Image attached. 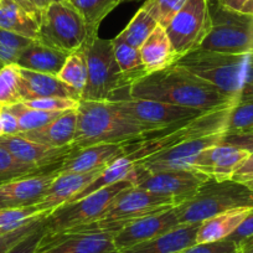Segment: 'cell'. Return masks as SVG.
<instances>
[{
	"label": "cell",
	"instance_id": "6da1fadb",
	"mask_svg": "<svg viewBox=\"0 0 253 253\" xmlns=\"http://www.w3.org/2000/svg\"><path fill=\"white\" fill-rule=\"evenodd\" d=\"M128 96L203 112L238 103L208 81L176 63L138 79L128 87Z\"/></svg>",
	"mask_w": 253,
	"mask_h": 253
},
{
	"label": "cell",
	"instance_id": "7a4b0ae2",
	"mask_svg": "<svg viewBox=\"0 0 253 253\" xmlns=\"http://www.w3.org/2000/svg\"><path fill=\"white\" fill-rule=\"evenodd\" d=\"M235 106L204 112L193 119H186L143 133L135 139L123 143V155L133 163H137L181 143L216 134H225L227 133L228 121Z\"/></svg>",
	"mask_w": 253,
	"mask_h": 253
},
{
	"label": "cell",
	"instance_id": "3957f363",
	"mask_svg": "<svg viewBox=\"0 0 253 253\" xmlns=\"http://www.w3.org/2000/svg\"><path fill=\"white\" fill-rule=\"evenodd\" d=\"M176 65L237 102L253 98V52L227 55L198 48L179 57Z\"/></svg>",
	"mask_w": 253,
	"mask_h": 253
},
{
	"label": "cell",
	"instance_id": "277c9868",
	"mask_svg": "<svg viewBox=\"0 0 253 253\" xmlns=\"http://www.w3.org/2000/svg\"><path fill=\"white\" fill-rule=\"evenodd\" d=\"M149 132L144 126L124 116L113 101L80 99L75 150L103 143H126Z\"/></svg>",
	"mask_w": 253,
	"mask_h": 253
},
{
	"label": "cell",
	"instance_id": "5b68a950",
	"mask_svg": "<svg viewBox=\"0 0 253 253\" xmlns=\"http://www.w3.org/2000/svg\"><path fill=\"white\" fill-rule=\"evenodd\" d=\"M240 208H253V191L233 180L209 179L189 200L176 206L180 225L201 223Z\"/></svg>",
	"mask_w": 253,
	"mask_h": 253
},
{
	"label": "cell",
	"instance_id": "8992f818",
	"mask_svg": "<svg viewBox=\"0 0 253 253\" xmlns=\"http://www.w3.org/2000/svg\"><path fill=\"white\" fill-rule=\"evenodd\" d=\"M84 50L87 61V84L81 99L113 101L119 89L129 87L114 57L112 40L97 35L87 41Z\"/></svg>",
	"mask_w": 253,
	"mask_h": 253
},
{
	"label": "cell",
	"instance_id": "52a82bcc",
	"mask_svg": "<svg viewBox=\"0 0 253 253\" xmlns=\"http://www.w3.org/2000/svg\"><path fill=\"white\" fill-rule=\"evenodd\" d=\"M92 35L81 14L66 0H52L41 13L38 40L57 50L71 53L86 45Z\"/></svg>",
	"mask_w": 253,
	"mask_h": 253
},
{
	"label": "cell",
	"instance_id": "ba28073f",
	"mask_svg": "<svg viewBox=\"0 0 253 253\" xmlns=\"http://www.w3.org/2000/svg\"><path fill=\"white\" fill-rule=\"evenodd\" d=\"M211 30L200 48L227 55L253 52V16L221 6L210 5Z\"/></svg>",
	"mask_w": 253,
	"mask_h": 253
},
{
	"label": "cell",
	"instance_id": "9c48e42d",
	"mask_svg": "<svg viewBox=\"0 0 253 253\" xmlns=\"http://www.w3.org/2000/svg\"><path fill=\"white\" fill-rule=\"evenodd\" d=\"M129 186H132L129 180H122L89 194L86 198L55 209L45 220L46 233L55 235L101 220L114 199Z\"/></svg>",
	"mask_w": 253,
	"mask_h": 253
},
{
	"label": "cell",
	"instance_id": "30bf717a",
	"mask_svg": "<svg viewBox=\"0 0 253 253\" xmlns=\"http://www.w3.org/2000/svg\"><path fill=\"white\" fill-rule=\"evenodd\" d=\"M210 30L211 15L208 0H186L165 28L179 57L200 48Z\"/></svg>",
	"mask_w": 253,
	"mask_h": 253
},
{
	"label": "cell",
	"instance_id": "8fae6325",
	"mask_svg": "<svg viewBox=\"0 0 253 253\" xmlns=\"http://www.w3.org/2000/svg\"><path fill=\"white\" fill-rule=\"evenodd\" d=\"M209 179L210 177L205 174L195 170H165L148 172L135 164L134 170L128 180L133 186L169 196L177 206L189 200Z\"/></svg>",
	"mask_w": 253,
	"mask_h": 253
},
{
	"label": "cell",
	"instance_id": "7c38bea8",
	"mask_svg": "<svg viewBox=\"0 0 253 253\" xmlns=\"http://www.w3.org/2000/svg\"><path fill=\"white\" fill-rule=\"evenodd\" d=\"M113 102L124 116L142 124L149 130L163 128L186 119H193L204 113L199 109L185 108L150 99L128 97L114 99Z\"/></svg>",
	"mask_w": 253,
	"mask_h": 253
},
{
	"label": "cell",
	"instance_id": "4fadbf2b",
	"mask_svg": "<svg viewBox=\"0 0 253 253\" xmlns=\"http://www.w3.org/2000/svg\"><path fill=\"white\" fill-rule=\"evenodd\" d=\"M176 206L169 196L152 193L138 186L124 189L113 200L101 220H137L150 213Z\"/></svg>",
	"mask_w": 253,
	"mask_h": 253
},
{
	"label": "cell",
	"instance_id": "5bb4252c",
	"mask_svg": "<svg viewBox=\"0 0 253 253\" xmlns=\"http://www.w3.org/2000/svg\"><path fill=\"white\" fill-rule=\"evenodd\" d=\"M180 226L176 206L132 221L113 236L117 251L164 236Z\"/></svg>",
	"mask_w": 253,
	"mask_h": 253
},
{
	"label": "cell",
	"instance_id": "9a60e30c",
	"mask_svg": "<svg viewBox=\"0 0 253 253\" xmlns=\"http://www.w3.org/2000/svg\"><path fill=\"white\" fill-rule=\"evenodd\" d=\"M251 155L235 145L220 143L203 150L190 163V170L203 172L217 181L232 180L233 175Z\"/></svg>",
	"mask_w": 253,
	"mask_h": 253
},
{
	"label": "cell",
	"instance_id": "2e32d148",
	"mask_svg": "<svg viewBox=\"0 0 253 253\" xmlns=\"http://www.w3.org/2000/svg\"><path fill=\"white\" fill-rule=\"evenodd\" d=\"M57 175L58 168H55L0 185V209L38 205Z\"/></svg>",
	"mask_w": 253,
	"mask_h": 253
},
{
	"label": "cell",
	"instance_id": "e0dca14e",
	"mask_svg": "<svg viewBox=\"0 0 253 253\" xmlns=\"http://www.w3.org/2000/svg\"><path fill=\"white\" fill-rule=\"evenodd\" d=\"M113 235L98 232H60L41 240L38 253H114Z\"/></svg>",
	"mask_w": 253,
	"mask_h": 253
},
{
	"label": "cell",
	"instance_id": "ac0fdd59",
	"mask_svg": "<svg viewBox=\"0 0 253 253\" xmlns=\"http://www.w3.org/2000/svg\"><path fill=\"white\" fill-rule=\"evenodd\" d=\"M226 134V133H225ZM216 134L181 143L174 148L139 160L135 164L148 172L165 171V170H190V163L203 150L222 143L223 135Z\"/></svg>",
	"mask_w": 253,
	"mask_h": 253
},
{
	"label": "cell",
	"instance_id": "d6986e66",
	"mask_svg": "<svg viewBox=\"0 0 253 253\" xmlns=\"http://www.w3.org/2000/svg\"><path fill=\"white\" fill-rule=\"evenodd\" d=\"M0 144L8 149L20 163L41 170L60 168L63 160L75 150L71 145L61 148L46 147L40 143L25 139L20 135L0 137Z\"/></svg>",
	"mask_w": 253,
	"mask_h": 253
},
{
	"label": "cell",
	"instance_id": "ffe728a7",
	"mask_svg": "<svg viewBox=\"0 0 253 253\" xmlns=\"http://www.w3.org/2000/svg\"><path fill=\"white\" fill-rule=\"evenodd\" d=\"M103 169H97L88 172L58 174L51 182L50 187L46 191V195L36 206L39 210L43 211V212H52L55 209L70 203L87 185H89L96 177H98Z\"/></svg>",
	"mask_w": 253,
	"mask_h": 253
},
{
	"label": "cell",
	"instance_id": "44dd1931",
	"mask_svg": "<svg viewBox=\"0 0 253 253\" xmlns=\"http://www.w3.org/2000/svg\"><path fill=\"white\" fill-rule=\"evenodd\" d=\"M123 157V143H103L74 150L58 168V174L88 172L103 169L117 158Z\"/></svg>",
	"mask_w": 253,
	"mask_h": 253
},
{
	"label": "cell",
	"instance_id": "7402d4cb",
	"mask_svg": "<svg viewBox=\"0 0 253 253\" xmlns=\"http://www.w3.org/2000/svg\"><path fill=\"white\" fill-rule=\"evenodd\" d=\"M20 94L23 102L47 97L81 99L72 87L61 81L57 76L40 74L20 67Z\"/></svg>",
	"mask_w": 253,
	"mask_h": 253
},
{
	"label": "cell",
	"instance_id": "603a6c76",
	"mask_svg": "<svg viewBox=\"0 0 253 253\" xmlns=\"http://www.w3.org/2000/svg\"><path fill=\"white\" fill-rule=\"evenodd\" d=\"M77 128V109L67 111L46 126L30 132L19 133L16 135L33 140L35 143L51 148L70 147L72 145L76 135Z\"/></svg>",
	"mask_w": 253,
	"mask_h": 253
},
{
	"label": "cell",
	"instance_id": "cb8c5ba5",
	"mask_svg": "<svg viewBox=\"0 0 253 253\" xmlns=\"http://www.w3.org/2000/svg\"><path fill=\"white\" fill-rule=\"evenodd\" d=\"M199 226L200 223L180 225L167 235L138 243L126 250L116 251L114 253H179L195 245Z\"/></svg>",
	"mask_w": 253,
	"mask_h": 253
},
{
	"label": "cell",
	"instance_id": "d4e9b609",
	"mask_svg": "<svg viewBox=\"0 0 253 253\" xmlns=\"http://www.w3.org/2000/svg\"><path fill=\"white\" fill-rule=\"evenodd\" d=\"M70 53L45 45L39 40H33L28 47L21 51L16 65L21 69L40 74L57 76Z\"/></svg>",
	"mask_w": 253,
	"mask_h": 253
},
{
	"label": "cell",
	"instance_id": "484cf974",
	"mask_svg": "<svg viewBox=\"0 0 253 253\" xmlns=\"http://www.w3.org/2000/svg\"><path fill=\"white\" fill-rule=\"evenodd\" d=\"M139 50L147 75L172 66L179 60L167 31L160 25L154 29Z\"/></svg>",
	"mask_w": 253,
	"mask_h": 253
},
{
	"label": "cell",
	"instance_id": "4316f807",
	"mask_svg": "<svg viewBox=\"0 0 253 253\" xmlns=\"http://www.w3.org/2000/svg\"><path fill=\"white\" fill-rule=\"evenodd\" d=\"M253 208H240L203 221L196 233V243H210L226 240L250 215Z\"/></svg>",
	"mask_w": 253,
	"mask_h": 253
},
{
	"label": "cell",
	"instance_id": "83f0119b",
	"mask_svg": "<svg viewBox=\"0 0 253 253\" xmlns=\"http://www.w3.org/2000/svg\"><path fill=\"white\" fill-rule=\"evenodd\" d=\"M40 20L41 15L30 13L10 0H1L0 29L30 40H38L40 33Z\"/></svg>",
	"mask_w": 253,
	"mask_h": 253
},
{
	"label": "cell",
	"instance_id": "f1b7e54d",
	"mask_svg": "<svg viewBox=\"0 0 253 253\" xmlns=\"http://www.w3.org/2000/svg\"><path fill=\"white\" fill-rule=\"evenodd\" d=\"M135 168V163H133L132 160H129L126 157H119L116 160H113L112 163H109L103 170H102L101 174L98 175V177L93 180L89 185H87L81 193L77 194L74 199H72L70 203L72 201L80 200L82 198H86L87 195L92 193H96L98 190L103 189V187L109 186V185H113L116 182L122 181V180H128L129 179L130 174L133 172Z\"/></svg>",
	"mask_w": 253,
	"mask_h": 253
},
{
	"label": "cell",
	"instance_id": "f546056e",
	"mask_svg": "<svg viewBox=\"0 0 253 253\" xmlns=\"http://www.w3.org/2000/svg\"><path fill=\"white\" fill-rule=\"evenodd\" d=\"M158 25L159 24L157 23V20L144 9L140 8L134 14L132 20L128 23V25L114 38V40L121 41L132 47L140 48Z\"/></svg>",
	"mask_w": 253,
	"mask_h": 253
},
{
	"label": "cell",
	"instance_id": "4dcf8cb0",
	"mask_svg": "<svg viewBox=\"0 0 253 253\" xmlns=\"http://www.w3.org/2000/svg\"><path fill=\"white\" fill-rule=\"evenodd\" d=\"M84 18L92 35H98L103 19L122 3V0H66Z\"/></svg>",
	"mask_w": 253,
	"mask_h": 253
},
{
	"label": "cell",
	"instance_id": "1f68e13d",
	"mask_svg": "<svg viewBox=\"0 0 253 253\" xmlns=\"http://www.w3.org/2000/svg\"><path fill=\"white\" fill-rule=\"evenodd\" d=\"M112 46H113L114 57H116L124 79L128 82V86L147 75L139 48L132 47V46L114 40V39H112Z\"/></svg>",
	"mask_w": 253,
	"mask_h": 253
},
{
	"label": "cell",
	"instance_id": "d6a6232c",
	"mask_svg": "<svg viewBox=\"0 0 253 253\" xmlns=\"http://www.w3.org/2000/svg\"><path fill=\"white\" fill-rule=\"evenodd\" d=\"M57 77L82 96L87 84V61L84 47L67 56Z\"/></svg>",
	"mask_w": 253,
	"mask_h": 253
},
{
	"label": "cell",
	"instance_id": "836d02e7",
	"mask_svg": "<svg viewBox=\"0 0 253 253\" xmlns=\"http://www.w3.org/2000/svg\"><path fill=\"white\" fill-rule=\"evenodd\" d=\"M5 108H8L16 117L19 122L20 133L39 129L41 126L52 122L53 119H56L61 114L56 113V112H45L40 111V109L30 108V107L25 106L23 102L5 107Z\"/></svg>",
	"mask_w": 253,
	"mask_h": 253
},
{
	"label": "cell",
	"instance_id": "e575fe53",
	"mask_svg": "<svg viewBox=\"0 0 253 253\" xmlns=\"http://www.w3.org/2000/svg\"><path fill=\"white\" fill-rule=\"evenodd\" d=\"M23 102L20 94V66L10 63L0 69V106L9 107Z\"/></svg>",
	"mask_w": 253,
	"mask_h": 253
},
{
	"label": "cell",
	"instance_id": "d590c367",
	"mask_svg": "<svg viewBox=\"0 0 253 253\" xmlns=\"http://www.w3.org/2000/svg\"><path fill=\"white\" fill-rule=\"evenodd\" d=\"M41 171H46V170L38 169L31 165L20 163L13 157V154L8 149L0 144V185Z\"/></svg>",
	"mask_w": 253,
	"mask_h": 253
},
{
	"label": "cell",
	"instance_id": "8d00e7d4",
	"mask_svg": "<svg viewBox=\"0 0 253 253\" xmlns=\"http://www.w3.org/2000/svg\"><path fill=\"white\" fill-rule=\"evenodd\" d=\"M43 213L51 212H43L39 210L36 205L28 208L0 209V232H8L21 227Z\"/></svg>",
	"mask_w": 253,
	"mask_h": 253
},
{
	"label": "cell",
	"instance_id": "74e56055",
	"mask_svg": "<svg viewBox=\"0 0 253 253\" xmlns=\"http://www.w3.org/2000/svg\"><path fill=\"white\" fill-rule=\"evenodd\" d=\"M30 39L0 29V69L18 62L21 51L31 43Z\"/></svg>",
	"mask_w": 253,
	"mask_h": 253
},
{
	"label": "cell",
	"instance_id": "f35d334b",
	"mask_svg": "<svg viewBox=\"0 0 253 253\" xmlns=\"http://www.w3.org/2000/svg\"><path fill=\"white\" fill-rule=\"evenodd\" d=\"M185 3L186 0H145L140 8L144 9L165 29Z\"/></svg>",
	"mask_w": 253,
	"mask_h": 253
},
{
	"label": "cell",
	"instance_id": "ab89813d",
	"mask_svg": "<svg viewBox=\"0 0 253 253\" xmlns=\"http://www.w3.org/2000/svg\"><path fill=\"white\" fill-rule=\"evenodd\" d=\"M253 130V98L241 101L233 107L228 121L227 133Z\"/></svg>",
	"mask_w": 253,
	"mask_h": 253
},
{
	"label": "cell",
	"instance_id": "60d3db41",
	"mask_svg": "<svg viewBox=\"0 0 253 253\" xmlns=\"http://www.w3.org/2000/svg\"><path fill=\"white\" fill-rule=\"evenodd\" d=\"M48 215L50 213H43V215L36 217L35 220L25 223L21 227L15 228L13 231H8V232H0V253H6L9 250H11L16 243L20 242L24 237H26L38 226H40Z\"/></svg>",
	"mask_w": 253,
	"mask_h": 253
},
{
	"label": "cell",
	"instance_id": "b9f144b4",
	"mask_svg": "<svg viewBox=\"0 0 253 253\" xmlns=\"http://www.w3.org/2000/svg\"><path fill=\"white\" fill-rule=\"evenodd\" d=\"M23 103L34 109L63 113V112L74 111V109L79 108L80 99L62 98V97H47V98H38L31 99V101H25Z\"/></svg>",
	"mask_w": 253,
	"mask_h": 253
},
{
	"label": "cell",
	"instance_id": "7bdbcfd3",
	"mask_svg": "<svg viewBox=\"0 0 253 253\" xmlns=\"http://www.w3.org/2000/svg\"><path fill=\"white\" fill-rule=\"evenodd\" d=\"M179 253H240V246L231 240L210 243H195Z\"/></svg>",
	"mask_w": 253,
	"mask_h": 253
},
{
	"label": "cell",
	"instance_id": "ee69618b",
	"mask_svg": "<svg viewBox=\"0 0 253 253\" xmlns=\"http://www.w3.org/2000/svg\"><path fill=\"white\" fill-rule=\"evenodd\" d=\"M46 228H45V221L41 223L40 226L35 228L33 232L29 233L26 237L19 243H16L11 250H9L6 253H38L39 245H40L41 240L45 236Z\"/></svg>",
	"mask_w": 253,
	"mask_h": 253
},
{
	"label": "cell",
	"instance_id": "f6af8a7d",
	"mask_svg": "<svg viewBox=\"0 0 253 253\" xmlns=\"http://www.w3.org/2000/svg\"><path fill=\"white\" fill-rule=\"evenodd\" d=\"M19 133L20 128L16 117L8 108L3 107V109L0 111V137L16 135Z\"/></svg>",
	"mask_w": 253,
	"mask_h": 253
},
{
	"label": "cell",
	"instance_id": "bcb514c9",
	"mask_svg": "<svg viewBox=\"0 0 253 253\" xmlns=\"http://www.w3.org/2000/svg\"><path fill=\"white\" fill-rule=\"evenodd\" d=\"M222 143L235 145L253 154V130L242 133H226L223 135Z\"/></svg>",
	"mask_w": 253,
	"mask_h": 253
},
{
	"label": "cell",
	"instance_id": "7dc6e473",
	"mask_svg": "<svg viewBox=\"0 0 253 253\" xmlns=\"http://www.w3.org/2000/svg\"><path fill=\"white\" fill-rule=\"evenodd\" d=\"M232 180L245 185L246 187L253 191V154H251L248 159L243 163L242 167L236 171Z\"/></svg>",
	"mask_w": 253,
	"mask_h": 253
},
{
	"label": "cell",
	"instance_id": "c3c4849f",
	"mask_svg": "<svg viewBox=\"0 0 253 253\" xmlns=\"http://www.w3.org/2000/svg\"><path fill=\"white\" fill-rule=\"evenodd\" d=\"M253 236V210L251 211L250 215L243 220V222L241 223L237 227V230L227 238V240L233 241V242L237 243L238 246L243 242L247 238L252 237Z\"/></svg>",
	"mask_w": 253,
	"mask_h": 253
},
{
	"label": "cell",
	"instance_id": "681fc988",
	"mask_svg": "<svg viewBox=\"0 0 253 253\" xmlns=\"http://www.w3.org/2000/svg\"><path fill=\"white\" fill-rule=\"evenodd\" d=\"M248 1L250 0H218V4L223 8L230 9V10L241 11Z\"/></svg>",
	"mask_w": 253,
	"mask_h": 253
},
{
	"label": "cell",
	"instance_id": "f907efd6",
	"mask_svg": "<svg viewBox=\"0 0 253 253\" xmlns=\"http://www.w3.org/2000/svg\"><path fill=\"white\" fill-rule=\"evenodd\" d=\"M29 1L33 4V6L36 9V10L42 13V11L50 5V3L52 1V0H29Z\"/></svg>",
	"mask_w": 253,
	"mask_h": 253
},
{
	"label": "cell",
	"instance_id": "816d5d0a",
	"mask_svg": "<svg viewBox=\"0 0 253 253\" xmlns=\"http://www.w3.org/2000/svg\"><path fill=\"white\" fill-rule=\"evenodd\" d=\"M240 253H253V236L241 243Z\"/></svg>",
	"mask_w": 253,
	"mask_h": 253
},
{
	"label": "cell",
	"instance_id": "f5cc1de1",
	"mask_svg": "<svg viewBox=\"0 0 253 253\" xmlns=\"http://www.w3.org/2000/svg\"><path fill=\"white\" fill-rule=\"evenodd\" d=\"M10 1H14V3L19 4V5H21V6H23V8H25L26 10H29V11H30V13H34V14H38V15H41L40 11L36 10V9L33 6V4H31L30 1H29V0H10Z\"/></svg>",
	"mask_w": 253,
	"mask_h": 253
},
{
	"label": "cell",
	"instance_id": "db71d44e",
	"mask_svg": "<svg viewBox=\"0 0 253 253\" xmlns=\"http://www.w3.org/2000/svg\"><path fill=\"white\" fill-rule=\"evenodd\" d=\"M241 11L245 14H248V15L253 16V0H250V1H248V3L243 6V9Z\"/></svg>",
	"mask_w": 253,
	"mask_h": 253
},
{
	"label": "cell",
	"instance_id": "11a10c76",
	"mask_svg": "<svg viewBox=\"0 0 253 253\" xmlns=\"http://www.w3.org/2000/svg\"><path fill=\"white\" fill-rule=\"evenodd\" d=\"M208 1H209V4H210V5L218 3V0H208Z\"/></svg>",
	"mask_w": 253,
	"mask_h": 253
},
{
	"label": "cell",
	"instance_id": "9f6ffc18",
	"mask_svg": "<svg viewBox=\"0 0 253 253\" xmlns=\"http://www.w3.org/2000/svg\"><path fill=\"white\" fill-rule=\"evenodd\" d=\"M129 1H140V0H122V3H129Z\"/></svg>",
	"mask_w": 253,
	"mask_h": 253
},
{
	"label": "cell",
	"instance_id": "6f0895ef",
	"mask_svg": "<svg viewBox=\"0 0 253 253\" xmlns=\"http://www.w3.org/2000/svg\"><path fill=\"white\" fill-rule=\"evenodd\" d=\"M1 109H3V106H0V111H1Z\"/></svg>",
	"mask_w": 253,
	"mask_h": 253
},
{
	"label": "cell",
	"instance_id": "680465c9",
	"mask_svg": "<svg viewBox=\"0 0 253 253\" xmlns=\"http://www.w3.org/2000/svg\"><path fill=\"white\" fill-rule=\"evenodd\" d=\"M0 5H1V0H0Z\"/></svg>",
	"mask_w": 253,
	"mask_h": 253
}]
</instances>
